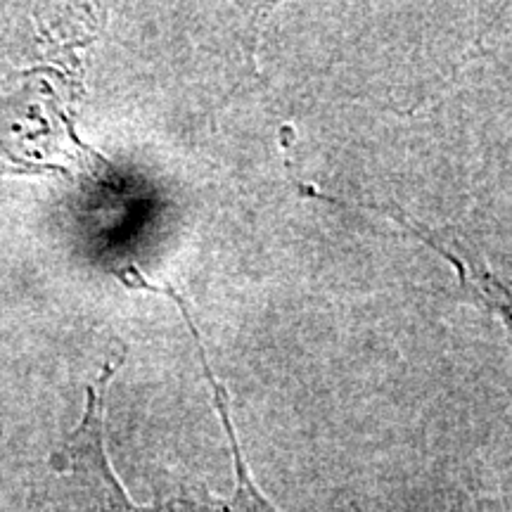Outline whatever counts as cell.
I'll return each mask as SVG.
<instances>
[{
  "label": "cell",
  "instance_id": "3",
  "mask_svg": "<svg viewBox=\"0 0 512 512\" xmlns=\"http://www.w3.org/2000/svg\"><path fill=\"white\" fill-rule=\"evenodd\" d=\"M460 512H467V510H460Z\"/></svg>",
  "mask_w": 512,
  "mask_h": 512
},
{
  "label": "cell",
  "instance_id": "1",
  "mask_svg": "<svg viewBox=\"0 0 512 512\" xmlns=\"http://www.w3.org/2000/svg\"><path fill=\"white\" fill-rule=\"evenodd\" d=\"M174 302L181 309L192 337L197 339L204 375H207L211 387H214L216 411H219V418L230 439V453H233L235 465L233 494L214 496L207 489L181 491L176 496L159 498L152 505H136L128 498L126 491L121 489L117 475H114L105 448V392L114 375V368L110 366L105 368L100 380L88 389L86 413H83L79 427L69 434L67 441L60 446V451L53 456V470L62 477H72L83 491H88V498L95 503V512H280L261 494L259 486L252 482L245 456H242L238 434H235L233 420H230L226 389L221 387V382L211 373V366L207 356H204L200 335H197V325L192 323L188 304L178 294L174 297Z\"/></svg>",
  "mask_w": 512,
  "mask_h": 512
},
{
  "label": "cell",
  "instance_id": "2",
  "mask_svg": "<svg viewBox=\"0 0 512 512\" xmlns=\"http://www.w3.org/2000/svg\"><path fill=\"white\" fill-rule=\"evenodd\" d=\"M72 83L57 67L0 64V176L64 174L112 181V166L83 145L72 121Z\"/></svg>",
  "mask_w": 512,
  "mask_h": 512
}]
</instances>
